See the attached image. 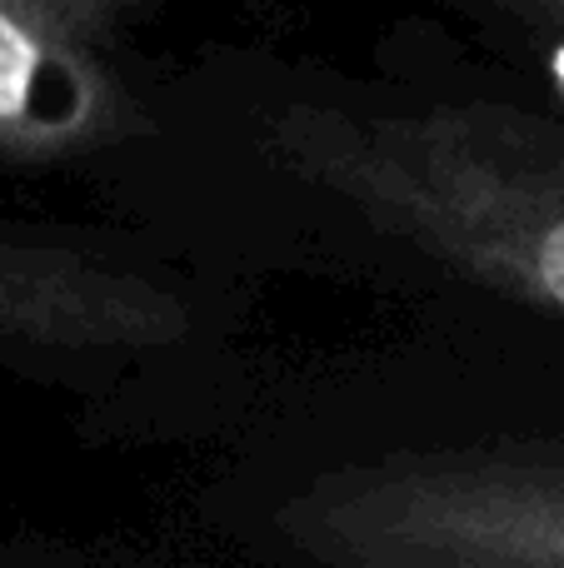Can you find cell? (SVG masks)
I'll return each mask as SVG.
<instances>
[{
	"mask_svg": "<svg viewBox=\"0 0 564 568\" xmlns=\"http://www.w3.org/2000/svg\"><path fill=\"white\" fill-rule=\"evenodd\" d=\"M135 0H0V165L66 170L145 130Z\"/></svg>",
	"mask_w": 564,
	"mask_h": 568,
	"instance_id": "cell-3",
	"label": "cell"
},
{
	"mask_svg": "<svg viewBox=\"0 0 564 568\" xmlns=\"http://www.w3.org/2000/svg\"><path fill=\"white\" fill-rule=\"evenodd\" d=\"M265 145L280 170L380 235L564 320V120L505 100H295L270 120Z\"/></svg>",
	"mask_w": 564,
	"mask_h": 568,
	"instance_id": "cell-1",
	"label": "cell"
},
{
	"mask_svg": "<svg viewBox=\"0 0 564 568\" xmlns=\"http://www.w3.org/2000/svg\"><path fill=\"white\" fill-rule=\"evenodd\" d=\"M315 568H564V439L335 464L275 509Z\"/></svg>",
	"mask_w": 564,
	"mask_h": 568,
	"instance_id": "cell-2",
	"label": "cell"
},
{
	"mask_svg": "<svg viewBox=\"0 0 564 568\" xmlns=\"http://www.w3.org/2000/svg\"><path fill=\"white\" fill-rule=\"evenodd\" d=\"M190 334L175 284L120 265L100 245L0 225V359L36 374H85L160 354Z\"/></svg>",
	"mask_w": 564,
	"mask_h": 568,
	"instance_id": "cell-4",
	"label": "cell"
},
{
	"mask_svg": "<svg viewBox=\"0 0 564 568\" xmlns=\"http://www.w3.org/2000/svg\"><path fill=\"white\" fill-rule=\"evenodd\" d=\"M505 16L530 36L564 45V0H515V6H505Z\"/></svg>",
	"mask_w": 564,
	"mask_h": 568,
	"instance_id": "cell-5",
	"label": "cell"
}]
</instances>
